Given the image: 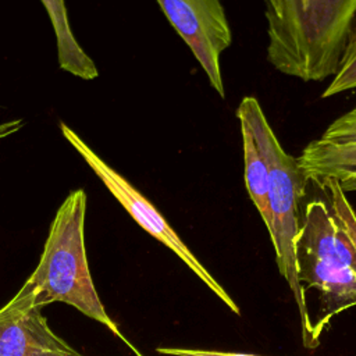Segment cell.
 I'll use <instances>...</instances> for the list:
<instances>
[{"mask_svg": "<svg viewBox=\"0 0 356 356\" xmlns=\"http://www.w3.org/2000/svg\"><path fill=\"white\" fill-rule=\"evenodd\" d=\"M67 345L49 327L40 307L8 300L0 309V356H28L33 349Z\"/></svg>", "mask_w": 356, "mask_h": 356, "instance_id": "52a82bcc", "label": "cell"}, {"mask_svg": "<svg viewBox=\"0 0 356 356\" xmlns=\"http://www.w3.org/2000/svg\"><path fill=\"white\" fill-rule=\"evenodd\" d=\"M60 129L67 142L81 154L86 164L93 170V172L100 178L110 193L118 200V203L128 211V214L154 239L161 242L168 248L178 259L210 289L218 300H221L228 310L234 314H241L239 306L231 298L227 289L214 278L210 271L199 261V259L192 253V250L185 245V242L178 236L172 227L167 222L163 214L154 207V204L145 197L125 177L117 172L111 165H108L99 154L89 147V145L68 125L60 122Z\"/></svg>", "mask_w": 356, "mask_h": 356, "instance_id": "5b68a950", "label": "cell"}, {"mask_svg": "<svg viewBox=\"0 0 356 356\" xmlns=\"http://www.w3.org/2000/svg\"><path fill=\"white\" fill-rule=\"evenodd\" d=\"M157 353L167 356H259L252 353H239V352H222V350H206V349H189V348H157Z\"/></svg>", "mask_w": 356, "mask_h": 356, "instance_id": "5bb4252c", "label": "cell"}, {"mask_svg": "<svg viewBox=\"0 0 356 356\" xmlns=\"http://www.w3.org/2000/svg\"><path fill=\"white\" fill-rule=\"evenodd\" d=\"M86 203L88 196L81 188L67 195L50 224L38 266L11 300L40 309L56 302L70 305L127 342L92 280L85 248Z\"/></svg>", "mask_w": 356, "mask_h": 356, "instance_id": "6da1fadb", "label": "cell"}, {"mask_svg": "<svg viewBox=\"0 0 356 356\" xmlns=\"http://www.w3.org/2000/svg\"><path fill=\"white\" fill-rule=\"evenodd\" d=\"M266 1V10H273L277 7L280 0H264Z\"/></svg>", "mask_w": 356, "mask_h": 356, "instance_id": "e0dca14e", "label": "cell"}, {"mask_svg": "<svg viewBox=\"0 0 356 356\" xmlns=\"http://www.w3.org/2000/svg\"><path fill=\"white\" fill-rule=\"evenodd\" d=\"M161 11L189 46L209 83L225 96L221 54L232 43V32L221 0H157Z\"/></svg>", "mask_w": 356, "mask_h": 356, "instance_id": "8992f818", "label": "cell"}, {"mask_svg": "<svg viewBox=\"0 0 356 356\" xmlns=\"http://www.w3.org/2000/svg\"><path fill=\"white\" fill-rule=\"evenodd\" d=\"M134 352H135V353H136V356H142V355H140V353H139V352H138V350H136V349H134Z\"/></svg>", "mask_w": 356, "mask_h": 356, "instance_id": "d6986e66", "label": "cell"}, {"mask_svg": "<svg viewBox=\"0 0 356 356\" xmlns=\"http://www.w3.org/2000/svg\"><path fill=\"white\" fill-rule=\"evenodd\" d=\"M350 89H356V15L350 24L338 68L321 97H331Z\"/></svg>", "mask_w": 356, "mask_h": 356, "instance_id": "8fae6325", "label": "cell"}, {"mask_svg": "<svg viewBox=\"0 0 356 356\" xmlns=\"http://www.w3.org/2000/svg\"><path fill=\"white\" fill-rule=\"evenodd\" d=\"M296 267L305 292L314 288L320 293L321 314L313 321L318 346L332 317L356 306V248L325 200L306 204L296 238Z\"/></svg>", "mask_w": 356, "mask_h": 356, "instance_id": "277c9868", "label": "cell"}, {"mask_svg": "<svg viewBox=\"0 0 356 356\" xmlns=\"http://www.w3.org/2000/svg\"><path fill=\"white\" fill-rule=\"evenodd\" d=\"M328 196V206L341 225L345 228L350 241L356 248V213L345 196V192L339 188L337 179H325L318 185Z\"/></svg>", "mask_w": 356, "mask_h": 356, "instance_id": "7c38bea8", "label": "cell"}, {"mask_svg": "<svg viewBox=\"0 0 356 356\" xmlns=\"http://www.w3.org/2000/svg\"><path fill=\"white\" fill-rule=\"evenodd\" d=\"M241 124L243 163H245V185L248 193L261 216L267 229L271 225V216L268 207V168L261 149L243 118H238Z\"/></svg>", "mask_w": 356, "mask_h": 356, "instance_id": "30bf717a", "label": "cell"}, {"mask_svg": "<svg viewBox=\"0 0 356 356\" xmlns=\"http://www.w3.org/2000/svg\"><path fill=\"white\" fill-rule=\"evenodd\" d=\"M337 182L343 192H353L356 191V172L341 177L337 179Z\"/></svg>", "mask_w": 356, "mask_h": 356, "instance_id": "2e32d148", "label": "cell"}, {"mask_svg": "<svg viewBox=\"0 0 356 356\" xmlns=\"http://www.w3.org/2000/svg\"><path fill=\"white\" fill-rule=\"evenodd\" d=\"M298 161L307 181L320 185L325 179H338L356 172V139H314L306 145Z\"/></svg>", "mask_w": 356, "mask_h": 356, "instance_id": "ba28073f", "label": "cell"}, {"mask_svg": "<svg viewBox=\"0 0 356 356\" xmlns=\"http://www.w3.org/2000/svg\"><path fill=\"white\" fill-rule=\"evenodd\" d=\"M53 25L57 43V60L61 70L81 79H95L99 75L93 60L75 39L64 0H40Z\"/></svg>", "mask_w": 356, "mask_h": 356, "instance_id": "9c48e42d", "label": "cell"}, {"mask_svg": "<svg viewBox=\"0 0 356 356\" xmlns=\"http://www.w3.org/2000/svg\"><path fill=\"white\" fill-rule=\"evenodd\" d=\"M356 15V0H280L266 10L267 58L302 81L332 76Z\"/></svg>", "mask_w": 356, "mask_h": 356, "instance_id": "7a4b0ae2", "label": "cell"}, {"mask_svg": "<svg viewBox=\"0 0 356 356\" xmlns=\"http://www.w3.org/2000/svg\"><path fill=\"white\" fill-rule=\"evenodd\" d=\"M7 135H8V129H7V127L0 124V139H1V138H6Z\"/></svg>", "mask_w": 356, "mask_h": 356, "instance_id": "ac0fdd59", "label": "cell"}, {"mask_svg": "<svg viewBox=\"0 0 356 356\" xmlns=\"http://www.w3.org/2000/svg\"><path fill=\"white\" fill-rule=\"evenodd\" d=\"M28 356H83L72 349L68 343L60 348H46V349H33Z\"/></svg>", "mask_w": 356, "mask_h": 356, "instance_id": "9a60e30c", "label": "cell"}, {"mask_svg": "<svg viewBox=\"0 0 356 356\" xmlns=\"http://www.w3.org/2000/svg\"><path fill=\"white\" fill-rule=\"evenodd\" d=\"M236 117L243 118L249 124L266 159L271 216L268 232L277 266L292 291L300 317L303 345L306 348H316L313 321L306 305V292L299 282L296 267V238L300 228L299 204L306 193L309 181L299 165L298 157H293L281 146L256 97H243L236 108Z\"/></svg>", "mask_w": 356, "mask_h": 356, "instance_id": "3957f363", "label": "cell"}, {"mask_svg": "<svg viewBox=\"0 0 356 356\" xmlns=\"http://www.w3.org/2000/svg\"><path fill=\"white\" fill-rule=\"evenodd\" d=\"M323 139L349 140L356 139V106L348 113L334 120L324 131Z\"/></svg>", "mask_w": 356, "mask_h": 356, "instance_id": "4fadbf2b", "label": "cell"}]
</instances>
